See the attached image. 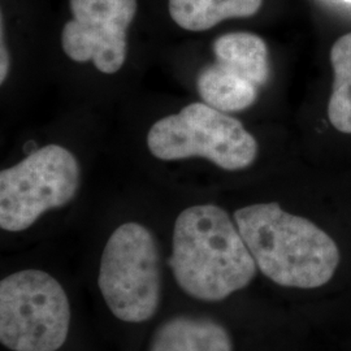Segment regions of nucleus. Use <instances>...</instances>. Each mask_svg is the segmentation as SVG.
Listing matches in <instances>:
<instances>
[{
  "label": "nucleus",
  "mask_w": 351,
  "mask_h": 351,
  "mask_svg": "<svg viewBox=\"0 0 351 351\" xmlns=\"http://www.w3.org/2000/svg\"><path fill=\"white\" fill-rule=\"evenodd\" d=\"M168 263L182 291L204 302L223 301L246 288L258 268L239 228L213 204L178 215Z\"/></svg>",
  "instance_id": "f257e3e1"
},
{
  "label": "nucleus",
  "mask_w": 351,
  "mask_h": 351,
  "mask_svg": "<svg viewBox=\"0 0 351 351\" xmlns=\"http://www.w3.org/2000/svg\"><path fill=\"white\" fill-rule=\"evenodd\" d=\"M236 226L262 274L281 287L314 289L337 269L336 242L313 221L258 203L234 213Z\"/></svg>",
  "instance_id": "f03ea898"
},
{
  "label": "nucleus",
  "mask_w": 351,
  "mask_h": 351,
  "mask_svg": "<svg viewBox=\"0 0 351 351\" xmlns=\"http://www.w3.org/2000/svg\"><path fill=\"white\" fill-rule=\"evenodd\" d=\"M98 287L108 310L125 323H145L162 295L160 256L150 230L138 223L119 226L101 254Z\"/></svg>",
  "instance_id": "7ed1b4c3"
},
{
  "label": "nucleus",
  "mask_w": 351,
  "mask_h": 351,
  "mask_svg": "<svg viewBox=\"0 0 351 351\" xmlns=\"http://www.w3.org/2000/svg\"><path fill=\"white\" fill-rule=\"evenodd\" d=\"M71 306L62 284L40 269L0 282V341L12 351H56L68 337Z\"/></svg>",
  "instance_id": "20e7f679"
},
{
  "label": "nucleus",
  "mask_w": 351,
  "mask_h": 351,
  "mask_svg": "<svg viewBox=\"0 0 351 351\" xmlns=\"http://www.w3.org/2000/svg\"><path fill=\"white\" fill-rule=\"evenodd\" d=\"M147 146L160 160L202 156L226 171L243 169L258 155L256 139L245 126L206 103H191L156 121Z\"/></svg>",
  "instance_id": "39448f33"
},
{
  "label": "nucleus",
  "mask_w": 351,
  "mask_h": 351,
  "mask_svg": "<svg viewBox=\"0 0 351 351\" xmlns=\"http://www.w3.org/2000/svg\"><path fill=\"white\" fill-rule=\"evenodd\" d=\"M80 186L75 155L49 145L0 172V226L23 232L47 211L72 201Z\"/></svg>",
  "instance_id": "423d86ee"
},
{
  "label": "nucleus",
  "mask_w": 351,
  "mask_h": 351,
  "mask_svg": "<svg viewBox=\"0 0 351 351\" xmlns=\"http://www.w3.org/2000/svg\"><path fill=\"white\" fill-rule=\"evenodd\" d=\"M216 63L202 69L197 86L202 99L223 112L251 107L269 75L268 49L251 33H229L213 42Z\"/></svg>",
  "instance_id": "0eeeda50"
},
{
  "label": "nucleus",
  "mask_w": 351,
  "mask_h": 351,
  "mask_svg": "<svg viewBox=\"0 0 351 351\" xmlns=\"http://www.w3.org/2000/svg\"><path fill=\"white\" fill-rule=\"evenodd\" d=\"M73 19L64 26L62 46L78 63L91 60L97 69L113 75L123 68L128 53L126 32L137 0H69Z\"/></svg>",
  "instance_id": "6e6552de"
},
{
  "label": "nucleus",
  "mask_w": 351,
  "mask_h": 351,
  "mask_svg": "<svg viewBox=\"0 0 351 351\" xmlns=\"http://www.w3.org/2000/svg\"><path fill=\"white\" fill-rule=\"evenodd\" d=\"M149 351H233L224 326L208 319L177 316L156 329Z\"/></svg>",
  "instance_id": "1a4fd4ad"
},
{
  "label": "nucleus",
  "mask_w": 351,
  "mask_h": 351,
  "mask_svg": "<svg viewBox=\"0 0 351 351\" xmlns=\"http://www.w3.org/2000/svg\"><path fill=\"white\" fill-rule=\"evenodd\" d=\"M263 0H169L176 24L190 32H204L228 19L250 17Z\"/></svg>",
  "instance_id": "9d476101"
},
{
  "label": "nucleus",
  "mask_w": 351,
  "mask_h": 351,
  "mask_svg": "<svg viewBox=\"0 0 351 351\" xmlns=\"http://www.w3.org/2000/svg\"><path fill=\"white\" fill-rule=\"evenodd\" d=\"M335 72L328 103V119L341 133L351 134V33L336 40L330 50Z\"/></svg>",
  "instance_id": "9b49d317"
},
{
  "label": "nucleus",
  "mask_w": 351,
  "mask_h": 351,
  "mask_svg": "<svg viewBox=\"0 0 351 351\" xmlns=\"http://www.w3.org/2000/svg\"><path fill=\"white\" fill-rule=\"evenodd\" d=\"M8 69H10V56L7 49L4 47L3 42H1V65H0V82L3 84L5 77L8 75Z\"/></svg>",
  "instance_id": "f8f14e48"
},
{
  "label": "nucleus",
  "mask_w": 351,
  "mask_h": 351,
  "mask_svg": "<svg viewBox=\"0 0 351 351\" xmlns=\"http://www.w3.org/2000/svg\"><path fill=\"white\" fill-rule=\"evenodd\" d=\"M343 3H346V4H351V0H342Z\"/></svg>",
  "instance_id": "ddd939ff"
}]
</instances>
